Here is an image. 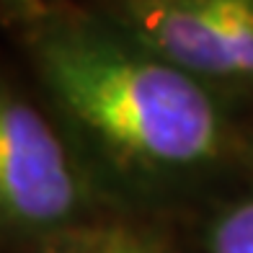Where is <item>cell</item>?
<instances>
[{"mask_svg":"<svg viewBox=\"0 0 253 253\" xmlns=\"http://www.w3.org/2000/svg\"><path fill=\"white\" fill-rule=\"evenodd\" d=\"M37 57L60 106L126 163L186 168L220 147L222 124L210 93L142 44L62 26L44 34Z\"/></svg>","mask_w":253,"mask_h":253,"instance_id":"cell-1","label":"cell"},{"mask_svg":"<svg viewBox=\"0 0 253 253\" xmlns=\"http://www.w3.org/2000/svg\"><path fill=\"white\" fill-rule=\"evenodd\" d=\"M132 39L194 78H253V0H126Z\"/></svg>","mask_w":253,"mask_h":253,"instance_id":"cell-2","label":"cell"},{"mask_svg":"<svg viewBox=\"0 0 253 253\" xmlns=\"http://www.w3.org/2000/svg\"><path fill=\"white\" fill-rule=\"evenodd\" d=\"M80 204V181L42 114L3 93L0 101V210L21 230L62 225Z\"/></svg>","mask_w":253,"mask_h":253,"instance_id":"cell-3","label":"cell"},{"mask_svg":"<svg viewBox=\"0 0 253 253\" xmlns=\"http://www.w3.org/2000/svg\"><path fill=\"white\" fill-rule=\"evenodd\" d=\"M37 253H168V248L129 227H75L52 233Z\"/></svg>","mask_w":253,"mask_h":253,"instance_id":"cell-4","label":"cell"},{"mask_svg":"<svg viewBox=\"0 0 253 253\" xmlns=\"http://www.w3.org/2000/svg\"><path fill=\"white\" fill-rule=\"evenodd\" d=\"M210 253H253V199L233 207L212 225Z\"/></svg>","mask_w":253,"mask_h":253,"instance_id":"cell-5","label":"cell"}]
</instances>
